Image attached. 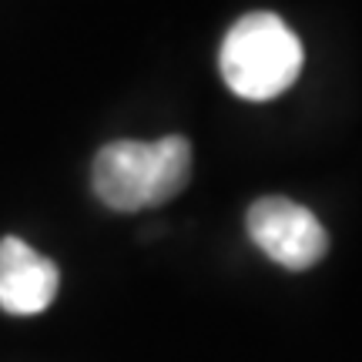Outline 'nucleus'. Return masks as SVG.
<instances>
[{
  "label": "nucleus",
  "mask_w": 362,
  "mask_h": 362,
  "mask_svg": "<svg viewBox=\"0 0 362 362\" xmlns=\"http://www.w3.org/2000/svg\"><path fill=\"white\" fill-rule=\"evenodd\" d=\"M302 40L279 13L252 11L238 17L218 51L225 88L242 101H272L292 88L302 74Z\"/></svg>",
  "instance_id": "obj_2"
},
{
  "label": "nucleus",
  "mask_w": 362,
  "mask_h": 362,
  "mask_svg": "<svg viewBox=\"0 0 362 362\" xmlns=\"http://www.w3.org/2000/svg\"><path fill=\"white\" fill-rule=\"evenodd\" d=\"M248 238L275 265L288 272H305L329 252V235L322 221L292 198H259L245 215Z\"/></svg>",
  "instance_id": "obj_3"
},
{
  "label": "nucleus",
  "mask_w": 362,
  "mask_h": 362,
  "mask_svg": "<svg viewBox=\"0 0 362 362\" xmlns=\"http://www.w3.org/2000/svg\"><path fill=\"white\" fill-rule=\"evenodd\" d=\"M188 178L192 144L181 134H168L158 141H111L90 165L94 194L115 211L165 205L185 192Z\"/></svg>",
  "instance_id": "obj_1"
},
{
  "label": "nucleus",
  "mask_w": 362,
  "mask_h": 362,
  "mask_svg": "<svg viewBox=\"0 0 362 362\" xmlns=\"http://www.w3.org/2000/svg\"><path fill=\"white\" fill-rule=\"evenodd\" d=\"M61 272L24 238H0V309L11 315H37L57 298Z\"/></svg>",
  "instance_id": "obj_4"
}]
</instances>
